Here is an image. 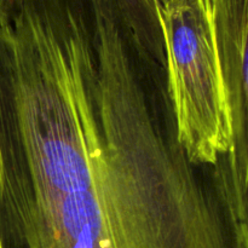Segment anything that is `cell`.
I'll use <instances>...</instances> for the list:
<instances>
[{"label": "cell", "mask_w": 248, "mask_h": 248, "mask_svg": "<svg viewBox=\"0 0 248 248\" xmlns=\"http://www.w3.org/2000/svg\"><path fill=\"white\" fill-rule=\"evenodd\" d=\"M0 248H247L219 164L179 140L166 56L119 0L0 16Z\"/></svg>", "instance_id": "obj_1"}, {"label": "cell", "mask_w": 248, "mask_h": 248, "mask_svg": "<svg viewBox=\"0 0 248 248\" xmlns=\"http://www.w3.org/2000/svg\"><path fill=\"white\" fill-rule=\"evenodd\" d=\"M179 140L195 165H215L230 148L229 115L207 0L160 4Z\"/></svg>", "instance_id": "obj_2"}, {"label": "cell", "mask_w": 248, "mask_h": 248, "mask_svg": "<svg viewBox=\"0 0 248 248\" xmlns=\"http://www.w3.org/2000/svg\"><path fill=\"white\" fill-rule=\"evenodd\" d=\"M229 115L230 148L218 159L248 248V0H207Z\"/></svg>", "instance_id": "obj_3"}, {"label": "cell", "mask_w": 248, "mask_h": 248, "mask_svg": "<svg viewBox=\"0 0 248 248\" xmlns=\"http://www.w3.org/2000/svg\"><path fill=\"white\" fill-rule=\"evenodd\" d=\"M130 17L136 31L153 50L165 55L161 23L156 9V0H119Z\"/></svg>", "instance_id": "obj_4"}, {"label": "cell", "mask_w": 248, "mask_h": 248, "mask_svg": "<svg viewBox=\"0 0 248 248\" xmlns=\"http://www.w3.org/2000/svg\"><path fill=\"white\" fill-rule=\"evenodd\" d=\"M19 0H0V16L9 18L16 10Z\"/></svg>", "instance_id": "obj_5"}, {"label": "cell", "mask_w": 248, "mask_h": 248, "mask_svg": "<svg viewBox=\"0 0 248 248\" xmlns=\"http://www.w3.org/2000/svg\"><path fill=\"white\" fill-rule=\"evenodd\" d=\"M157 2H160V4H166V2H171V1H174V0H156Z\"/></svg>", "instance_id": "obj_6"}]
</instances>
